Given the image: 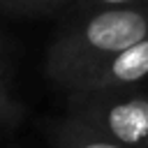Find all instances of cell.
<instances>
[{"instance_id":"cell-1","label":"cell","mask_w":148,"mask_h":148,"mask_svg":"<svg viewBox=\"0 0 148 148\" xmlns=\"http://www.w3.org/2000/svg\"><path fill=\"white\" fill-rule=\"evenodd\" d=\"M143 37H148V2L67 16L49 44L44 72L67 92L90 67Z\"/></svg>"},{"instance_id":"cell-2","label":"cell","mask_w":148,"mask_h":148,"mask_svg":"<svg viewBox=\"0 0 148 148\" xmlns=\"http://www.w3.org/2000/svg\"><path fill=\"white\" fill-rule=\"evenodd\" d=\"M67 116L125 148H148V88L67 92Z\"/></svg>"},{"instance_id":"cell-3","label":"cell","mask_w":148,"mask_h":148,"mask_svg":"<svg viewBox=\"0 0 148 148\" xmlns=\"http://www.w3.org/2000/svg\"><path fill=\"white\" fill-rule=\"evenodd\" d=\"M148 81V37L90 67L67 92H102L143 86Z\"/></svg>"},{"instance_id":"cell-4","label":"cell","mask_w":148,"mask_h":148,"mask_svg":"<svg viewBox=\"0 0 148 148\" xmlns=\"http://www.w3.org/2000/svg\"><path fill=\"white\" fill-rule=\"evenodd\" d=\"M51 148H125L65 116L51 130Z\"/></svg>"},{"instance_id":"cell-5","label":"cell","mask_w":148,"mask_h":148,"mask_svg":"<svg viewBox=\"0 0 148 148\" xmlns=\"http://www.w3.org/2000/svg\"><path fill=\"white\" fill-rule=\"evenodd\" d=\"M72 5L74 0H0V12L7 16H44Z\"/></svg>"},{"instance_id":"cell-6","label":"cell","mask_w":148,"mask_h":148,"mask_svg":"<svg viewBox=\"0 0 148 148\" xmlns=\"http://www.w3.org/2000/svg\"><path fill=\"white\" fill-rule=\"evenodd\" d=\"M25 109L23 104L9 92L5 79L0 76V127H14L23 120Z\"/></svg>"},{"instance_id":"cell-7","label":"cell","mask_w":148,"mask_h":148,"mask_svg":"<svg viewBox=\"0 0 148 148\" xmlns=\"http://www.w3.org/2000/svg\"><path fill=\"white\" fill-rule=\"evenodd\" d=\"M148 0H74V5L67 9V16L74 14H86L92 9H106V7H132V5H143Z\"/></svg>"},{"instance_id":"cell-8","label":"cell","mask_w":148,"mask_h":148,"mask_svg":"<svg viewBox=\"0 0 148 148\" xmlns=\"http://www.w3.org/2000/svg\"><path fill=\"white\" fill-rule=\"evenodd\" d=\"M0 46H2V39H0Z\"/></svg>"}]
</instances>
